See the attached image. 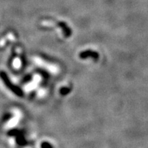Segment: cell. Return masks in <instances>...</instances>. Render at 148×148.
Listing matches in <instances>:
<instances>
[{
	"label": "cell",
	"instance_id": "cell-1",
	"mask_svg": "<svg viewBox=\"0 0 148 148\" xmlns=\"http://www.w3.org/2000/svg\"><path fill=\"white\" fill-rule=\"evenodd\" d=\"M80 58H89V57H92V58L97 59L98 58V54L95 51H85L84 52H82L79 55Z\"/></svg>",
	"mask_w": 148,
	"mask_h": 148
},
{
	"label": "cell",
	"instance_id": "cell-2",
	"mask_svg": "<svg viewBox=\"0 0 148 148\" xmlns=\"http://www.w3.org/2000/svg\"><path fill=\"white\" fill-rule=\"evenodd\" d=\"M41 148H53V147L50 143H47V142H43L41 145Z\"/></svg>",
	"mask_w": 148,
	"mask_h": 148
},
{
	"label": "cell",
	"instance_id": "cell-3",
	"mask_svg": "<svg viewBox=\"0 0 148 148\" xmlns=\"http://www.w3.org/2000/svg\"><path fill=\"white\" fill-rule=\"evenodd\" d=\"M69 89H68V88H62V89H61L60 90V92H62V94H67L68 92H69Z\"/></svg>",
	"mask_w": 148,
	"mask_h": 148
}]
</instances>
